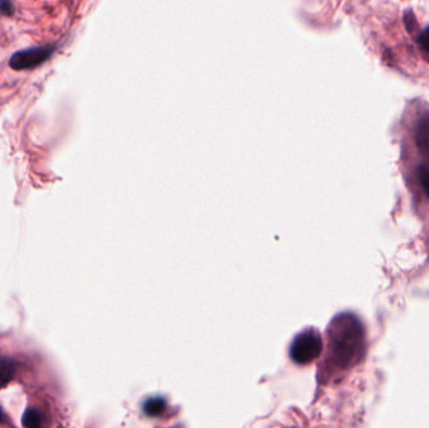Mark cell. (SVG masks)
<instances>
[{
  "instance_id": "obj_4",
  "label": "cell",
  "mask_w": 429,
  "mask_h": 428,
  "mask_svg": "<svg viewBox=\"0 0 429 428\" xmlns=\"http://www.w3.org/2000/svg\"><path fill=\"white\" fill-rule=\"evenodd\" d=\"M415 145L424 154H429V111L423 113L417 121L415 130Z\"/></svg>"
},
{
  "instance_id": "obj_10",
  "label": "cell",
  "mask_w": 429,
  "mask_h": 428,
  "mask_svg": "<svg viewBox=\"0 0 429 428\" xmlns=\"http://www.w3.org/2000/svg\"><path fill=\"white\" fill-rule=\"evenodd\" d=\"M419 43H421L423 50H427L429 53V27L424 29L419 35Z\"/></svg>"
},
{
  "instance_id": "obj_9",
  "label": "cell",
  "mask_w": 429,
  "mask_h": 428,
  "mask_svg": "<svg viewBox=\"0 0 429 428\" xmlns=\"http://www.w3.org/2000/svg\"><path fill=\"white\" fill-rule=\"evenodd\" d=\"M14 13V6L10 1H0V14L13 15Z\"/></svg>"
},
{
  "instance_id": "obj_5",
  "label": "cell",
  "mask_w": 429,
  "mask_h": 428,
  "mask_svg": "<svg viewBox=\"0 0 429 428\" xmlns=\"http://www.w3.org/2000/svg\"><path fill=\"white\" fill-rule=\"evenodd\" d=\"M166 400L162 397H151L143 403V412L149 417H158L166 409Z\"/></svg>"
},
{
  "instance_id": "obj_8",
  "label": "cell",
  "mask_w": 429,
  "mask_h": 428,
  "mask_svg": "<svg viewBox=\"0 0 429 428\" xmlns=\"http://www.w3.org/2000/svg\"><path fill=\"white\" fill-rule=\"evenodd\" d=\"M417 175H418V181H419L421 187L426 192V195L429 197V166L421 165L418 167Z\"/></svg>"
},
{
  "instance_id": "obj_3",
  "label": "cell",
  "mask_w": 429,
  "mask_h": 428,
  "mask_svg": "<svg viewBox=\"0 0 429 428\" xmlns=\"http://www.w3.org/2000/svg\"><path fill=\"white\" fill-rule=\"evenodd\" d=\"M56 50V47L53 44L18 50L10 57L9 65L14 70H34L36 67L48 62Z\"/></svg>"
},
{
  "instance_id": "obj_11",
  "label": "cell",
  "mask_w": 429,
  "mask_h": 428,
  "mask_svg": "<svg viewBox=\"0 0 429 428\" xmlns=\"http://www.w3.org/2000/svg\"><path fill=\"white\" fill-rule=\"evenodd\" d=\"M8 421L7 414L4 412V409L0 407V423H6Z\"/></svg>"
},
{
  "instance_id": "obj_2",
  "label": "cell",
  "mask_w": 429,
  "mask_h": 428,
  "mask_svg": "<svg viewBox=\"0 0 429 428\" xmlns=\"http://www.w3.org/2000/svg\"><path fill=\"white\" fill-rule=\"evenodd\" d=\"M323 338L314 328L300 332L290 344V357L296 365H305L314 362L322 354Z\"/></svg>"
},
{
  "instance_id": "obj_7",
  "label": "cell",
  "mask_w": 429,
  "mask_h": 428,
  "mask_svg": "<svg viewBox=\"0 0 429 428\" xmlns=\"http://www.w3.org/2000/svg\"><path fill=\"white\" fill-rule=\"evenodd\" d=\"M21 423L24 428H42V414L34 408H28L21 417Z\"/></svg>"
},
{
  "instance_id": "obj_6",
  "label": "cell",
  "mask_w": 429,
  "mask_h": 428,
  "mask_svg": "<svg viewBox=\"0 0 429 428\" xmlns=\"http://www.w3.org/2000/svg\"><path fill=\"white\" fill-rule=\"evenodd\" d=\"M15 371V365L10 359H0V389H4L13 380Z\"/></svg>"
},
{
  "instance_id": "obj_1",
  "label": "cell",
  "mask_w": 429,
  "mask_h": 428,
  "mask_svg": "<svg viewBox=\"0 0 429 428\" xmlns=\"http://www.w3.org/2000/svg\"><path fill=\"white\" fill-rule=\"evenodd\" d=\"M366 351V330L357 316L342 313L328 328L326 365L334 371H344L357 365Z\"/></svg>"
}]
</instances>
